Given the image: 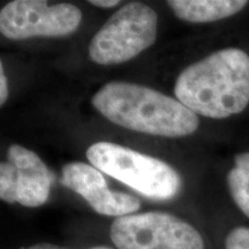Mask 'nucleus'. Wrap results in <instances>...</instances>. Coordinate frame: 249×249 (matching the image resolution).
Returning a JSON list of instances; mask_svg holds the SVG:
<instances>
[{"mask_svg":"<svg viewBox=\"0 0 249 249\" xmlns=\"http://www.w3.org/2000/svg\"><path fill=\"white\" fill-rule=\"evenodd\" d=\"M167 5L179 18L192 23L213 22L242 11L245 0H170Z\"/></svg>","mask_w":249,"mask_h":249,"instance_id":"nucleus-9","label":"nucleus"},{"mask_svg":"<svg viewBox=\"0 0 249 249\" xmlns=\"http://www.w3.org/2000/svg\"><path fill=\"white\" fill-rule=\"evenodd\" d=\"M87 158L97 170L152 200H170L181 187V178L169 164L116 143H93Z\"/></svg>","mask_w":249,"mask_h":249,"instance_id":"nucleus-3","label":"nucleus"},{"mask_svg":"<svg viewBox=\"0 0 249 249\" xmlns=\"http://www.w3.org/2000/svg\"><path fill=\"white\" fill-rule=\"evenodd\" d=\"M110 236L118 249H205L194 226L173 214L156 211L116 218Z\"/></svg>","mask_w":249,"mask_h":249,"instance_id":"nucleus-5","label":"nucleus"},{"mask_svg":"<svg viewBox=\"0 0 249 249\" xmlns=\"http://www.w3.org/2000/svg\"><path fill=\"white\" fill-rule=\"evenodd\" d=\"M54 176L35 152L18 144L7 150L0 164V198L23 207H40L48 201Z\"/></svg>","mask_w":249,"mask_h":249,"instance_id":"nucleus-7","label":"nucleus"},{"mask_svg":"<svg viewBox=\"0 0 249 249\" xmlns=\"http://www.w3.org/2000/svg\"><path fill=\"white\" fill-rule=\"evenodd\" d=\"M22 249H67V248L61 247V246L52 245V244H37V245L29 246V247L22 248Z\"/></svg>","mask_w":249,"mask_h":249,"instance_id":"nucleus-14","label":"nucleus"},{"mask_svg":"<svg viewBox=\"0 0 249 249\" xmlns=\"http://www.w3.org/2000/svg\"><path fill=\"white\" fill-rule=\"evenodd\" d=\"M91 102L111 123L150 135L180 138L194 133L200 124L197 114L178 99L135 83H107Z\"/></svg>","mask_w":249,"mask_h":249,"instance_id":"nucleus-2","label":"nucleus"},{"mask_svg":"<svg viewBox=\"0 0 249 249\" xmlns=\"http://www.w3.org/2000/svg\"><path fill=\"white\" fill-rule=\"evenodd\" d=\"M157 13L142 2H129L104 23L89 45V57L99 65H117L135 58L154 44Z\"/></svg>","mask_w":249,"mask_h":249,"instance_id":"nucleus-4","label":"nucleus"},{"mask_svg":"<svg viewBox=\"0 0 249 249\" xmlns=\"http://www.w3.org/2000/svg\"><path fill=\"white\" fill-rule=\"evenodd\" d=\"M227 186L236 207L249 219V152L235 157L234 167L227 174Z\"/></svg>","mask_w":249,"mask_h":249,"instance_id":"nucleus-10","label":"nucleus"},{"mask_svg":"<svg viewBox=\"0 0 249 249\" xmlns=\"http://www.w3.org/2000/svg\"><path fill=\"white\" fill-rule=\"evenodd\" d=\"M174 93L195 114L224 119L249 104V55L240 49L213 52L183 70Z\"/></svg>","mask_w":249,"mask_h":249,"instance_id":"nucleus-1","label":"nucleus"},{"mask_svg":"<svg viewBox=\"0 0 249 249\" xmlns=\"http://www.w3.org/2000/svg\"><path fill=\"white\" fill-rule=\"evenodd\" d=\"M93 249H107V248H93Z\"/></svg>","mask_w":249,"mask_h":249,"instance_id":"nucleus-15","label":"nucleus"},{"mask_svg":"<svg viewBox=\"0 0 249 249\" xmlns=\"http://www.w3.org/2000/svg\"><path fill=\"white\" fill-rule=\"evenodd\" d=\"M224 249H249V227H233L225 236Z\"/></svg>","mask_w":249,"mask_h":249,"instance_id":"nucleus-11","label":"nucleus"},{"mask_svg":"<svg viewBox=\"0 0 249 249\" xmlns=\"http://www.w3.org/2000/svg\"><path fill=\"white\" fill-rule=\"evenodd\" d=\"M89 2L91 5L103 8H111L120 4V1H118V0H90Z\"/></svg>","mask_w":249,"mask_h":249,"instance_id":"nucleus-13","label":"nucleus"},{"mask_svg":"<svg viewBox=\"0 0 249 249\" xmlns=\"http://www.w3.org/2000/svg\"><path fill=\"white\" fill-rule=\"evenodd\" d=\"M82 13L71 4L48 5L39 0H14L0 12V31L9 39L64 37L79 28Z\"/></svg>","mask_w":249,"mask_h":249,"instance_id":"nucleus-6","label":"nucleus"},{"mask_svg":"<svg viewBox=\"0 0 249 249\" xmlns=\"http://www.w3.org/2000/svg\"><path fill=\"white\" fill-rule=\"evenodd\" d=\"M8 97V85L7 79H6L4 73V67L2 64L0 65V104L4 105L5 102L7 101Z\"/></svg>","mask_w":249,"mask_h":249,"instance_id":"nucleus-12","label":"nucleus"},{"mask_svg":"<svg viewBox=\"0 0 249 249\" xmlns=\"http://www.w3.org/2000/svg\"><path fill=\"white\" fill-rule=\"evenodd\" d=\"M61 183L82 196L96 213L104 216L123 217L140 209L134 196L108 189L102 172L86 163H70L62 167Z\"/></svg>","mask_w":249,"mask_h":249,"instance_id":"nucleus-8","label":"nucleus"}]
</instances>
